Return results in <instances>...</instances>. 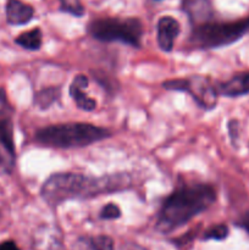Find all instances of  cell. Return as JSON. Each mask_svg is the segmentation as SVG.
Instances as JSON below:
<instances>
[{
  "mask_svg": "<svg viewBox=\"0 0 249 250\" xmlns=\"http://www.w3.org/2000/svg\"><path fill=\"white\" fill-rule=\"evenodd\" d=\"M131 186V176L124 172L102 177H88L73 172L53 173L42 186L41 197L50 207H58L66 200L112 194L128 189Z\"/></svg>",
  "mask_w": 249,
  "mask_h": 250,
  "instance_id": "6da1fadb",
  "label": "cell"
},
{
  "mask_svg": "<svg viewBox=\"0 0 249 250\" xmlns=\"http://www.w3.org/2000/svg\"><path fill=\"white\" fill-rule=\"evenodd\" d=\"M215 188L207 183L181 185L163 202L156 229L168 233L209 209L216 200Z\"/></svg>",
  "mask_w": 249,
  "mask_h": 250,
  "instance_id": "7a4b0ae2",
  "label": "cell"
},
{
  "mask_svg": "<svg viewBox=\"0 0 249 250\" xmlns=\"http://www.w3.org/2000/svg\"><path fill=\"white\" fill-rule=\"evenodd\" d=\"M111 137V132L85 122H70L43 127L36 133V141L48 148H83Z\"/></svg>",
  "mask_w": 249,
  "mask_h": 250,
  "instance_id": "3957f363",
  "label": "cell"
},
{
  "mask_svg": "<svg viewBox=\"0 0 249 250\" xmlns=\"http://www.w3.org/2000/svg\"><path fill=\"white\" fill-rule=\"evenodd\" d=\"M249 31V19L234 22H203L193 27L189 36L192 46L212 49L226 46L241 39Z\"/></svg>",
  "mask_w": 249,
  "mask_h": 250,
  "instance_id": "277c9868",
  "label": "cell"
},
{
  "mask_svg": "<svg viewBox=\"0 0 249 250\" xmlns=\"http://www.w3.org/2000/svg\"><path fill=\"white\" fill-rule=\"evenodd\" d=\"M143 32V23L136 17H104L88 24V33L94 39L100 42H122L134 48L142 45Z\"/></svg>",
  "mask_w": 249,
  "mask_h": 250,
  "instance_id": "5b68a950",
  "label": "cell"
},
{
  "mask_svg": "<svg viewBox=\"0 0 249 250\" xmlns=\"http://www.w3.org/2000/svg\"><path fill=\"white\" fill-rule=\"evenodd\" d=\"M161 85L167 90L188 93L204 110H212L217 104L219 93L216 85L212 84L208 77L192 76L188 78H175L165 81Z\"/></svg>",
  "mask_w": 249,
  "mask_h": 250,
  "instance_id": "8992f818",
  "label": "cell"
},
{
  "mask_svg": "<svg viewBox=\"0 0 249 250\" xmlns=\"http://www.w3.org/2000/svg\"><path fill=\"white\" fill-rule=\"evenodd\" d=\"M0 144L4 146L10 156H15V143H14V125L12 117L10 114L11 106L6 100V94L2 88H0Z\"/></svg>",
  "mask_w": 249,
  "mask_h": 250,
  "instance_id": "52a82bcc",
  "label": "cell"
},
{
  "mask_svg": "<svg viewBox=\"0 0 249 250\" xmlns=\"http://www.w3.org/2000/svg\"><path fill=\"white\" fill-rule=\"evenodd\" d=\"M158 44L165 53H170L175 45V41L181 32V26L176 19L164 16L158 22Z\"/></svg>",
  "mask_w": 249,
  "mask_h": 250,
  "instance_id": "ba28073f",
  "label": "cell"
},
{
  "mask_svg": "<svg viewBox=\"0 0 249 250\" xmlns=\"http://www.w3.org/2000/svg\"><path fill=\"white\" fill-rule=\"evenodd\" d=\"M88 83H89V81H88L87 76L77 75L72 80L70 89H68L76 106L83 111H93L97 107V102L84 93V89L88 87Z\"/></svg>",
  "mask_w": 249,
  "mask_h": 250,
  "instance_id": "9c48e42d",
  "label": "cell"
},
{
  "mask_svg": "<svg viewBox=\"0 0 249 250\" xmlns=\"http://www.w3.org/2000/svg\"><path fill=\"white\" fill-rule=\"evenodd\" d=\"M34 9L21 0H7L6 21L12 26H22L33 19Z\"/></svg>",
  "mask_w": 249,
  "mask_h": 250,
  "instance_id": "30bf717a",
  "label": "cell"
},
{
  "mask_svg": "<svg viewBox=\"0 0 249 250\" xmlns=\"http://www.w3.org/2000/svg\"><path fill=\"white\" fill-rule=\"evenodd\" d=\"M219 95L236 98L249 93V72H241L234 75L228 81L216 85Z\"/></svg>",
  "mask_w": 249,
  "mask_h": 250,
  "instance_id": "8fae6325",
  "label": "cell"
},
{
  "mask_svg": "<svg viewBox=\"0 0 249 250\" xmlns=\"http://www.w3.org/2000/svg\"><path fill=\"white\" fill-rule=\"evenodd\" d=\"M183 9L195 24L208 21L209 7H208V1L205 0H183Z\"/></svg>",
  "mask_w": 249,
  "mask_h": 250,
  "instance_id": "7c38bea8",
  "label": "cell"
},
{
  "mask_svg": "<svg viewBox=\"0 0 249 250\" xmlns=\"http://www.w3.org/2000/svg\"><path fill=\"white\" fill-rule=\"evenodd\" d=\"M15 43L17 45L22 46L23 49H27V50H39L42 43H43L42 29L39 27H36V28L31 29V31L23 32L19 37H16Z\"/></svg>",
  "mask_w": 249,
  "mask_h": 250,
  "instance_id": "4fadbf2b",
  "label": "cell"
},
{
  "mask_svg": "<svg viewBox=\"0 0 249 250\" xmlns=\"http://www.w3.org/2000/svg\"><path fill=\"white\" fill-rule=\"evenodd\" d=\"M60 95L61 92L59 87L43 88V89H41L38 93H36V95H34V104H36V106H38L39 109L46 110L49 109L54 103H56L60 99Z\"/></svg>",
  "mask_w": 249,
  "mask_h": 250,
  "instance_id": "5bb4252c",
  "label": "cell"
},
{
  "mask_svg": "<svg viewBox=\"0 0 249 250\" xmlns=\"http://www.w3.org/2000/svg\"><path fill=\"white\" fill-rule=\"evenodd\" d=\"M84 244V250H114V241L111 237L100 236L87 237V238L80 239Z\"/></svg>",
  "mask_w": 249,
  "mask_h": 250,
  "instance_id": "9a60e30c",
  "label": "cell"
},
{
  "mask_svg": "<svg viewBox=\"0 0 249 250\" xmlns=\"http://www.w3.org/2000/svg\"><path fill=\"white\" fill-rule=\"evenodd\" d=\"M60 247L59 239L55 233L50 232L48 229L42 231V234L38 233V237L34 238V248L36 250H58Z\"/></svg>",
  "mask_w": 249,
  "mask_h": 250,
  "instance_id": "2e32d148",
  "label": "cell"
},
{
  "mask_svg": "<svg viewBox=\"0 0 249 250\" xmlns=\"http://www.w3.org/2000/svg\"><path fill=\"white\" fill-rule=\"evenodd\" d=\"M227 236H228V227L224 224H220L208 229L204 232L203 239L204 241H209V239H212V241H224V239L227 238Z\"/></svg>",
  "mask_w": 249,
  "mask_h": 250,
  "instance_id": "e0dca14e",
  "label": "cell"
},
{
  "mask_svg": "<svg viewBox=\"0 0 249 250\" xmlns=\"http://www.w3.org/2000/svg\"><path fill=\"white\" fill-rule=\"evenodd\" d=\"M60 10L76 17L83 16L85 12L81 0H60Z\"/></svg>",
  "mask_w": 249,
  "mask_h": 250,
  "instance_id": "ac0fdd59",
  "label": "cell"
},
{
  "mask_svg": "<svg viewBox=\"0 0 249 250\" xmlns=\"http://www.w3.org/2000/svg\"><path fill=\"white\" fill-rule=\"evenodd\" d=\"M121 216V210L114 203L106 204L100 211V219L103 220H116Z\"/></svg>",
  "mask_w": 249,
  "mask_h": 250,
  "instance_id": "d6986e66",
  "label": "cell"
},
{
  "mask_svg": "<svg viewBox=\"0 0 249 250\" xmlns=\"http://www.w3.org/2000/svg\"><path fill=\"white\" fill-rule=\"evenodd\" d=\"M228 133H229V137H231L232 142H236V139L238 138V128H239V125H238V121H236V120H231V121L228 122Z\"/></svg>",
  "mask_w": 249,
  "mask_h": 250,
  "instance_id": "ffe728a7",
  "label": "cell"
},
{
  "mask_svg": "<svg viewBox=\"0 0 249 250\" xmlns=\"http://www.w3.org/2000/svg\"><path fill=\"white\" fill-rule=\"evenodd\" d=\"M0 250H20V248L16 246L15 242L6 241L4 242V243L0 244Z\"/></svg>",
  "mask_w": 249,
  "mask_h": 250,
  "instance_id": "44dd1931",
  "label": "cell"
},
{
  "mask_svg": "<svg viewBox=\"0 0 249 250\" xmlns=\"http://www.w3.org/2000/svg\"><path fill=\"white\" fill-rule=\"evenodd\" d=\"M12 164L7 163V159L5 158V155L2 154V151L0 150V171H9V166H11Z\"/></svg>",
  "mask_w": 249,
  "mask_h": 250,
  "instance_id": "7402d4cb",
  "label": "cell"
},
{
  "mask_svg": "<svg viewBox=\"0 0 249 250\" xmlns=\"http://www.w3.org/2000/svg\"><path fill=\"white\" fill-rule=\"evenodd\" d=\"M239 225H241V226L243 227V229H246V231L249 233V214L244 215L243 219H242L241 224H239Z\"/></svg>",
  "mask_w": 249,
  "mask_h": 250,
  "instance_id": "603a6c76",
  "label": "cell"
},
{
  "mask_svg": "<svg viewBox=\"0 0 249 250\" xmlns=\"http://www.w3.org/2000/svg\"><path fill=\"white\" fill-rule=\"evenodd\" d=\"M0 217H1V214H0Z\"/></svg>",
  "mask_w": 249,
  "mask_h": 250,
  "instance_id": "cb8c5ba5",
  "label": "cell"
}]
</instances>
